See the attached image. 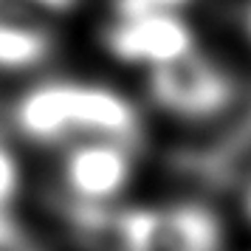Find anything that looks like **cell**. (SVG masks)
<instances>
[{"mask_svg":"<svg viewBox=\"0 0 251 251\" xmlns=\"http://www.w3.org/2000/svg\"><path fill=\"white\" fill-rule=\"evenodd\" d=\"M40 6L31 0H0V68L23 71L51 54V34L37 23Z\"/></svg>","mask_w":251,"mask_h":251,"instance_id":"obj_6","label":"cell"},{"mask_svg":"<svg viewBox=\"0 0 251 251\" xmlns=\"http://www.w3.org/2000/svg\"><path fill=\"white\" fill-rule=\"evenodd\" d=\"M125 251H217L220 231L212 212L201 206L133 209L119 217Z\"/></svg>","mask_w":251,"mask_h":251,"instance_id":"obj_2","label":"cell"},{"mask_svg":"<svg viewBox=\"0 0 251 251\" xmlns=\"http://www.w3.org/2000/svg\"><path fill=\"white\" fill-rule=\"evenodd\" d=\"M34 6H40L43 12H65V9H71L76 0H31Z\"/></svg>","mask_w":251,"mask_h":251,"instance_id":"obj_9","label":"cell"},{"mask_svg":"<svg viewBox=\"0 0 251 251\" xmlns=\"http://www.w3.org/2000/svg\"><path fill=\"white\" fill-rule=\"evenodd\" d=\"M181 3H186V0H116V9L122 17H138V14L150 12H167Z\"/></svg>","mask_w":251,"mask_h":251,"instance_id":"obj_8","label":"cell"},{"mask_svg":"<svg viewBox=\"0 0 251 251\" xmlns=\"http://www.w3.org/2000/svg\"><path fill=\"white\" fill-rule=\"evenodd\" d=\"M246 23H249V34H251V9H249V17H246Z\"/></svg>","mask_w":251,"mask_h":251,"instance_id":"obj_10","label":"cell"},{"mask_svg":"<svg viewBox=\"0 0 251 251\" xmlns=\"http://www.w3.org/2000/svg\"><path fill=\"white\" fill-rule=\"evenodd\" d=\"M14 122L34 141H57L76 130L130 141L138 130V116L122 93L71 82H51L28 91L14 110Z\"/></svg>","mask_w":251,"mask_h":251,"instance_id":"obj_1","label":"cell"},{"mask_svg":"<svg viewBox=\"0 0 251 251\" xmlns=\"http://www.w3.org/2000/svg\"><path fill=\"white\" fill-rule=\"evenodd\" d=\"M110 54L127 62H150V65H170L195 54L192 34L186 23L167 12H150L138 17H125L119 25L107 31Z\"/></svg>","mask_w":251,"mask_h":251,"instance_id":"obj_4","label":"cell"},{"mask_svg":"<svg viewBox=\"0 0 251 251\" xmlns=\"http://www.w3.org/2000/svg\"><path fill=\"white\" fill-rule=\"evenodd\" d=\"M249 215H251V195H249Z\"/></svg>","mask_w":251,"mask_h":251,"instance_id":"obj_11","label":"cell"},{"mask_svg":"<svg viewBox=\"0 0 251 251\" xmlns=\"http://www.w3.org/2000/svg\"><path fill=\"white\" fill-rule=\"evenodd\" d=\"M62 178L68 189L82 201H107L125 189L130 178V155L125 141L96 138L85 141L68 152Z\"/></svg>","mask_w":251,"mask_h":251,"instance_id":"obj_5","label":"cell"},{"mask_svg":"<svg viewBox=\"0 0 251 251\" xmlns=\"http://www.w3.org/2000/svg\"><path fill=\"white\" fill-rule=\"evenodd\" d=\"M150 91L155 102L181 116H209L231 99V82L209 59L189 57L152 71Z\"/></svg>","mask_w":251,"mask_h":251,"instance_id":"obj_3","label":"cell"},{"mask_svg":"<svg viewBox=\"0 0 251 251\" xmlns=\"http://www.w3.org/2000/svg\"><path fill=\"white\" fill-rule=\"evenodd\" d=\"M20 189V170H17V161L9 150L0 144V209L12 203V198Z\"/></svg>","mask_w":251,"mask_h":251,"instance_id":"obj_7","label":"cell"}]
</instances>
